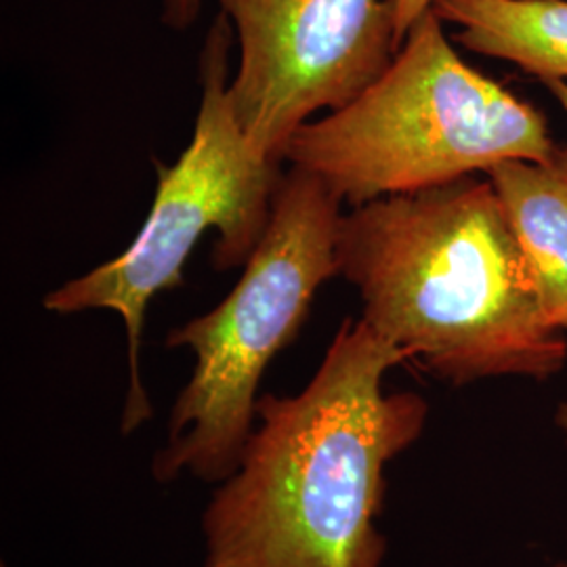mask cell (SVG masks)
Masks as SVG:
<instances>
[{
    "label": "cell",
    "instance_id": "cell-9",
    "mask_svg": "<svg viewBox=\"0 0 567 567\" xmlns=\"http://www.w3.org/2000/svg\"><path fill=\"white\" fill-rule=\"evenodd\" d=\"M395 20V41L402 47L412 25L435 7L437 0H389Z\"/></svg>",
    "mask_w": 567,
    "mask_h": 567
},
{
    "label": "cell",
    "instance_id": "cell-3",
    "mask_svg": "<svg viewBox=\"0 0 567 567\" xmlns=\"http://www.w3.org/2000/svg\"><path fill=\"white\" fill-rule=\"evenodd\" d=\"M557 150L545 114L471 68L431 9L385 74L343 110L303 124L284 161L320 177L341 203L360 206L505 161H548Z\"/></svg>",
    "mask_w": 567,
    "mask_h": 567
},
{
    "label": "cell",
    "instance_id": "cell-4",
    "mask_svg": "<svg viewBox=\"0 0 567 567\" xmlns=\"http://www.w3.org/2000/svg\"><path fill=\"white\" fill-rule=\"evenodd\" d=\"M341 208L320 177L292 166L234 290L168 332L166 347L192 351L194 370L171 408L166 442L152 458L158 484L189 475L217 486L238 465L267 365L299 337L320 286L339 276Z\"/></svg>",
    "mask_w": 567,
    "mask_h": 567
},
{
    "label": "cell",
    "instance_id": "cell-7",
    "mask_svg": "<svg viewBox=\"0 0 567 567\" xmlns=\"http://www.w3.org/2000/svg\"><path fill=\"white\" fill-rule=\"evenodd\" d=\"M486 175L524 248L548 322L567 332V147L548 161H505Z\"/></svg>",
    "mask_w": 567,
    "mask_h": 567
},
{
    "label": "cell",
    "instance_id": "cell-1",
    "mask_svg": "<svg viewBox=\"0 0 567 567\" xmlns=\"http://www.w3.org/2000/svg\"><path fill=\"white\" fill-rule=\"evenodd\" d=\"M405 362L347 318L299 393H264L238 465L204 508L200 567H383L386 466L429 419L419 393L385 391Z\"/></svg>",
    "mask_w": 567,
    "mask_h": 567
},
{
    "label": "cell",
    "instance_id": "cell-11",
    "mask_svg": "<svg viewBox=\"0 0 567 567\" xmlns=\"http://www.w3.org/2000/svg\"><path fill=\"white\" fill-rule=\"evenodd\" d=\"M548 93H553V97L559 102L567 114V81H547Z\"/></svg>",
    "mask_w": 567,
    "mask_h": 567
},
{
    "label": "cell",
    "instance_id": "cell-13",
    "mask_svg": "<svg viewBox=\"0 0 567 567\" xmlns=\"http://www.w3.org/2000/svg\"><path fill=\"white\" fill-rule=\"evenodd\" d=\"M553 567H567V561H559V564H555Z\"/></svg>",
    "mask_w": 567,
    "mask_h": 567
},
{
    "label": "cell",
    "instance_id": "cell-5",
    "mask_svg": "<svg viewBox=\"0 0 567 567\" xmlns=\"http://www.w3.org/2000/svg\"><path fill=\"white\" fill-rule=\"evenodd\" d=\"M231 30L221 13L206 37L200 55L203 102L194 137L177 163L156 164L158 189L137 238L121 257L42 299L47 311L61 316L89 309L121 316L128 349L122 435H133L154 414L140 360L147 305L158 292L182 284L183 267L208 229L219 231L213 250L217 269L246 265L264 238L282 182L280 163L248 142L234 116L227 95Z\"/></svg>",
    "mask_w": 567,
    "mask_h": 567
},
{
    "label": "cell",
    "instance_id": "cell-10",
    "mask_svg": "<svg viewBox=\"0 0 567 567\" xmlns=\"http://www.w3.org/2000/svg\"><path fill=\"white\" fill-rule=\"evenodd\" d=\"M203 0H164L163 21L173 30H185L198 20Z\"/></svg>",
    "mask_w": 567,
    "mask_h": 567
},
{
    "label": "cell",
    "instance_id": "cell-12",
    "mask_svg": "<svg viewBox=\"0 0 567 567\" xmlns=\"http://www.w3.org/2000/svg\"><path fill=\"white\" fill-rule=\"evenodd\" d=\"M555 423L559 426V431L564 433V440H566L567 444V402L559 404V408H557V412H555Z\"/></svg>",
    "mask_w": 567,
    "mask_h": 567
},
{
    "label": "cell",
    "instance_id": "cell-8",
    "mask_svg": "<svg viewBox=\"0 0 567 567\" xmlns=\"http://www.w3.org/2000/svg\"><path fill=\"white\" fill-rule=\"evenodd\" d=\"M465 49L515 63L543 82L567 81V0H437Z\"/></svg>",
    "mask_w": 567,
    "mask_h": 567
},
{
    "label": "cell",
    "instance_id": "cell-2",
    "mask_svg": "<svg viewBox=\"0 0 567 567\" xmlns=\"http://www.w3.org/2000/svg\"><path fill=\"white\" fill-rule=\"evenodd\" d=\"M337 265L365 324L447 385L547 381L566 365V332L548 322L507 210L480 175L351 206Z\"/></svg>",
    "mask_w": 567,
    "mask_h": 567
},
{
    "label": "cell",
    "instance_id": "cell-6",
    "mask_svg": "<svg viewBox=\"0 0 567 567\" xmlns=\"http://www.w3.org/2000/svg\"><path fill=\"white\" fill-rule=\"evenodd\" d=\"M240 61L227 86L244 135L282 163L309 118L343 110L386 72L395 53L389 0H219Z\"/></svg>",
    "mask_w": 567,
    "mask_h": 567
}]
</instances>
